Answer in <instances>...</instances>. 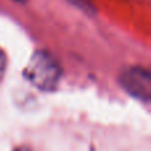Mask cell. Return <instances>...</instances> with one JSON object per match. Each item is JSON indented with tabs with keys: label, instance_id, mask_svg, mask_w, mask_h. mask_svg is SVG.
<instances>
[{
	"label": "cell",
	"instance_id": "4",
	"mask_svg": "<svg viewBox=\"0 0 151 151\" xmlns=\"http://www.w3.org/2000/svg\"><path fill=\"white\" fill-rule=\"evenodd\" d=\"M13 151H32V150H31V149H28V147L21 146V147H17V149H15Z\"/></svg>",
	"mask_w": 151,
	"mask_h": 151
},
{
	"label": "cell",
	"instance_id": "3",
	"mask_svg": "<svg viewBox=\"0 0 151 151\" xmlns=\"http://www.w3.org/2000/svg\"><path fill=\"white\" fill-rule=\"evenodd\" d=\"M5 69H7V56H5L4 50L0 49V81L4 77Z\"/></svg>",
	"mask_w": 151,
	"mask_h": 151
},
{
	"label": "cell",
	"instance_id": "1",
	"mask_svg": "<svg viewBox=\"0 0 151 151\" xmlns=\"http://www.w3.org/2000/svg\"><path fill=\"white\" fill-rule=\"evenodd\" d=\"M25 77L41 90H52L61 78V66L55 56L45 50L33 53L25 68Z\"/></svg>",
	"mask_w": 151,
	"mask_h": 151
},
{
	"label": "cell",
	"instance_id": "2",
	"mask_svg": "<svg viewBox=\"0 0 151 151\" xmlns=\"http://www.w3.org/2000/svg\"><path fill=\"white\" fill-rule=\"evenodd\" d=\"M122 88L130 96L142 101H151V72L145 68L133 66L121 76Z\"/></svg>",
	"mask_w": 151,
	"mask_h": 151
},
{
	"label": "cell",
	"instance_id": "5",
	"mask_svg": "<svg viewBox=\"0 0 151 151\" xmlns=\"http://www.w3.org/2000/svg\"><path fill=\"white\" fill-rule=\"evenodd\" d=\"M15 1H23V0H15Z\"/></svg>",
	"mask_w": 151,
	"mask_h": 151
}]
</instances>
